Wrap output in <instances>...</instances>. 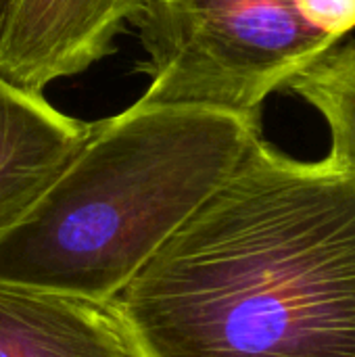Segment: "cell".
<instances>
[{"instance_id":"2","label":"cell","mask_w":355,"mask_h":357,"mask_svg":"<svg viewBox=\"0 0 355 357\" xmlns=\"http://www.w3.org/2000/svg\"><path fill=\"white\" fill-rule=\"evenodd\" d=\"M259 115L136 100L0 236V282L109 303L230 178Z\"/></svg>"},{"instance_id":"6","label":"cell","mask_w":355,"mask_h":357,"mask_svg":"<svg viewBox=\"0 0 355 357\" xmlns=\"http://www.w3.org/2000/svg\"><path fill=\"white\" fill-rule=\"evenodd\" d=\"M0 357H140L109 303L0 282Z\"/></svg>"},{"instance_id":"1","label":"cell","mask_w":355,"mask_h":357,"mask_svg":"<svg viewBox=\"0 0 355 357\" xmlns=\"http://www.w3.org/2000/svg\"><path fill=\"white\" fill-rule=\"evenodd\" d=\"M109 307L140 357H355V169L257 138Z\"/></svg>"},{"instance_id":"8","label":"cell","mask_w":355,"mask_h":357,"mask_svg":"<svg viewBox=\"0 0 355 357\" xmlns=\"http://www.w3.org/2000/svg\"><path fill=\"white\" fill-rule=\"evenodd\" d=\"M297 6L314 29L335 42L355 29V0H297Z\"/></svg>"},{"instance_id":"9","label":"cell","mask_w":355,"mask_h":357,"mask_svg":"<svg viewBox=\"0 0 355 357\" xmlns=\"http://www.w3.org/2000/svg\"><path fill=\"white\" fill-rule=\"evenodd\" d=\"M10 6V0H0V27L4 23V17H6V10Z\"/></svg>"},{"instance_id":"7","label":"cell","mask_w":355,"mask_h":357,"mask_svg":"<svg viewBox=\"0 0 355 357\" xmlns=\"http://www.w3.org/2000/svg\"><path fill=\"white\" fill-rule=\"evenodd\" d=\"M287 90L308 102L331 132V155L355 169V42H341Z\"/></svg>"},{"instance_id":"3","label":"cell","mask_w":355,"mask_h":357,"mask_svg":"<svg viewBox=\"0 0 355 357\" xmlns=\"http://www.w3.org/2000/svg\"><path fill=\"white\" fill-rule=\"evenodd\" d=\"M149 77L140 100L259 115L337 44L297 0H144L134 19Z\"/></svg>"},{"instance_id":"5","label":"cell","mask_w":355,"mask_h":357,"mask_svg":"<svg viewBox=\"0 0 355 357\" xmlns=\"http://www.w3.org/2000/svg\"><path fill=\"white\" fill-rule=\"evenodd\" d=\"M92 123L54 109L42 94L0 77V236L71 163Z\"/></svg>"},{"instance_id":"4","label":"cell","mask_w":355,"mask_h":357,"mask_svg":"<svg viewBox=\"0 0 355 357\" xmlns=\"http://www.w3.org/2000/svg\"><path fill=\"white\" fill-rule=\"evenodd\" d=\"M144 0H10L0 27V77L42 94L113 52Z\"/></svg>"}]
</instances>
